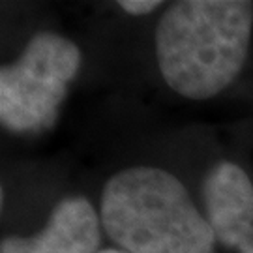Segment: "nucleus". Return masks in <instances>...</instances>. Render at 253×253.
<instances>
[{"label":"nucleus","instance_id":"1","mask_svg":"<svg viewBox=\"0 0 253 253\" xmlns=\"http://www.w3.org/2000/svg\"><path fill=\"white\" fill-rule=\"evenodd\" d=\"M253 4L182 0L156 28V56L165 83L190 100H208L238 77L248 58Z\"/></svg>","mask_w":253,"mask_h":253},{"label":"nucleus","instance_id":"2","mask_svg":"<svg viewBox=\"0 0 253 253\" xmlns=\"http://www.w3.org/2000/svg\"><path fill=\"white\" fill-rule=\"evenodd\" d=\"M101 223L127 253H214L216 244L182 182L156 167H131L109 178Z\"/></svg>","mask_w":253,"mask_h":253},{"label":"nucleus","instance_id":"3","mask_svg":"<svg viewBox=\"0 0 253 253\" xmlns=\"http://www.w3.org/2000/svg\"><path fill=\"white\" fill-rule=\"evenodd\" d=\"M81 68V51L58 34H38L17 62L0 70V120L17 133L53 126L68 84Z\"/></svg>","mask_w":253,"mask_h":253},{"label":"nucleus","instance_id":"4","mask_svg":"<svg viewBox=\"0 0 253 253\" xmlns=\"http://www.w3.org/2000/svg\"><path fill=\"white\" fill-rule=\"evenodd\" d=\"M207 219L223 246L253 253V184L236 163L219 162L203 184Z\"/></svg>","mask_w":253,"mask_h":253},{"label":"nucleus","instance_id":"5","mask_svg":"<svg viewBox=\"0 0 253 253\" xmlns=\"http://www.w3.org/2000/svg\"><path fill=\"white\" fill-rule=\"evenodd\" d=\"M100 219L90 203L70 197L54 207L53 214L34 236H6L0 253H98Z\"/></svg>","mask_w":253,"mask_h":253},{"label":"nucleus","instance_id":"6","mask_svg":"<svg viewBox=\"0 0 253 253\" xmlns=\"http://www.w3.org/2000/svg\"><path fill=\"white\" fill-rule=\"evenodd\" d=\"M118 6L131 15H146L156 8H160L162 2L160 0H122L118 2Z\"/></svg>","mask_w":253,"mask_h":253},{"label":"nucleus","instance_id":"7","mask_svg":"<svg viewBox=\"0 0 253 253\" xmlns=\"http://www.w3.org/2000/svg\"><path fill=\"white\" fill-rule=\"evenodd\" d=\"M98 253H127V252H120V250H101Z\"/></svg>","mask_w":253,"mask_h":253}]
</instances>
